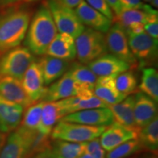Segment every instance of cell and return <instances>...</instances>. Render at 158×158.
Listing matches in <instances>:
<instances>
[{"label": "cell", "mask_w": 158, "mask_h": 158, "mask_svg": "<svg viewBox=\"0 0 158 158\" xmlns=\"http://www.w3.org/2000/svg\"><path fill=\"white\" fill-rule=\"evenodd\" d=\"M57 29L45 2L37 9L29 23L25 36L27 48L37 56H43L57 35Z\"/></svg>", "instance_id": "6da1fadb"}, {"label": "cell", "mask_w": 158, "mask_h": 158, "mask_svg": "<svg viewBox=\"0 0 158 158\" xmlns=\"http://www.w3.org/2000/svg\"><path fill=\"white\" fill-rule=\"evenodd\" d=\"M31 12L25 8H12L0 14V54L18 47L24 40Z\"/></svg>", "instance_id": "7a4b0ae2"}, {"label": "cell", "mask_w": 158, "mask_h": 158, "mask_svg": "<svg viewBox=\"0 0 158 158\" xmlns=\"http://www.w3.org/2000/svg\"><path fill=\"white\" fill-rule=\"evenodd\" d=\"M75 43L76 57L79 62L84 64H88L108 52L106 35L89 27H85L75 39Z\"/></svg>", "instance_id": "3957f363"}, {"label": "cell", "mask_w": 158, "mask_h": 158, "mask_svg": "<svg viewBox=\"0 0 158 158\" xmlns=\"http://www.w3.org/2000/svg\"><path fill=\"white\" fill-rule=\"evenodd\" d=\"M107 127L89 126L59 120L51 133L52 140L84 143L99 138Z\"/></svg>", "instance_id": "277c9868"}, {"label": "cell", "mask_w": 158, "mask_h": 158, "mask_svg": "<svg viewBox=\"0 0 158 158\" xmlns=\"http://www.w3.org/2000/svg\"><path fill=\"white\" fill-rule=\"evenodd\" d=\"M35 60L27 47L18 46L4 53L0 57V76L22 80L23 75Z\"/></svg>", "instance_id": "5b68a950"}, {"label": "cell", "mask_w": 158, "mask_h": 158, "mask_svg": "<svg viewBox=\"0 0 158 158\" xmlns=\"http://www.w3.org/2000/svg\"><path fill=\"white\" fill-rule=\"evenodd\" d=\"M45 2L59 32L66 33L76 39L84 31V25L77 16L75 10L64 5L59 0H46Z\"/></svg>", "instance_id": "8992f818"}, {"label": "cell", "mask_w": 158, "mask_h": 158, "mask_svg": "<svg viewBox=\"0 0 158 158\" xmlns=\"http://www.w3.org/2000/svg\"><path fill=\"white\" fill-rule=\"evenodd\" d=\"M128 44L138 64L141 67L155 63L157 59V40L145 31L139 34H127Z\"/></svg>", "instance_id": "52a82bcc"}, {"label": "cell", "mask_w": 158, "mask_h": 158, "mask_svg": "<svg viewBox=\"0 0 158 158\" xmlns=\"http://www.w3.org/2000/svg\"><path fill=\"white\" fill-rule=\"evenodd\" d=\"M108 51L112 55L127 62L131 68H138V63L130 51L128 44L127 35L118 23H114L106 33Z\"/></svg>", "instance_id": "ba28073f"}, {"label": "cell", "mask_w": 158, "mask_h": 158, "mask_svg": "<svg viewBox=\"0 0 158 158\" xmlns=\"http://www.w3.org/2000/svg\"><path fill=\"white\" fill-rule=\"evenodd\" d=\"M37 134L31 135L17 127L5 141L0 151V158H26L31 154Z\"/></svg>", "instance_id": "9c48e42d"}, {"label": "cell", "mask_w": 158, "mask_h": 158, "mask_svg": "<svg viewBox=\"0 0 158 158\" xmlns=\"http://www.w3.org/2000/svg\"><path fill=\"white\" fill-rule=\"evenodd\" d=\"M60 120L89 126L108 127L114 123L111 111L108 107L79 110L68 114Z\"/></svg>", "instance_id": "30bf717a"}, {"label": "cell", "mask_w": 158, "mask_h": 158, "mask_svg": "<svg viewBox=\"0 0 158 158\" xmlns=\"http://www.w3.org/2000/svg\"><path fill=\"white\" fill-rule=\"evenodd\" d=\"M23 89L33 103L42 100L46 92L42 71L37 61L35 60L27 69L21 80Z\"/></svg>", "instance_id": "8fae6325"}, {"label": "cell", "mask_w": 158, "mask_h": 158, "mask_svg": "<svg viewBox=\"0 0 158 158\" xmlns=\"http://www.w3.org/2000/svg\"><path fill=\"white\" fill-rule=\"evenodd\" d=\"M84 89H85L79 86L75 82L70 73L67 71L61 78L50 84V86L47 88L46 92L41 101H59L70 97L78 95Z\"/></svg>", "instance_id": "7c38bea8"}, {"label": "cell", "mask_w": 158, "mask_h": 158, "mask_svg": "<svg viewBox=\"0 0 158 158\" xmlns=\"http://www.w3.org/2000/svg\"><path fill=\"white\" fill-rule=\"evenodd\" d=\"M77 16L83 24L94 30L106 33L112 25V21L81 0L75 9Z\"/></svg>", "instance_id": "4fadbf2b"}, {"label": "cell", "mask_w": 158, "mask_h": 158, "mask_svg": "<svg viewBox=\"0 0 158 158\" xmlns=\"http://www.w3.org/2000/svg\"><path fill=\"white\" fill-rule=\"evenodd\" d=\"M137 135L136 130L114 122L105 129L99 138L102 147L108 152L124 142L137 138Z\"/></svg>", "instance_id": "5bb4252c"}, {"label": "cell", "mask_w": 158, "mask_h": 158, "mask_svg": "<svg viewBox=\"0 0 158 158\" xmlns=\"http://www.w3.org/2000/svg\"><path fill=\"white\" fill-rule=\"evenodd\" d=\"M87 66L99 77L117 76L131 69L127 62L111 54H106L98 57L89 63Z\"/></svg>", "instance_id": "9a60e30c"}, {"label": "cell", "mask_w": 158, "mask_h": 158, "mask_svg": "<svg viewBox=\"0 0 158 158\" xmlns=\"http://www.w3.org/2000/svg\"><path fill=\"white\" fill-rule=\"evenodd\" d=\"M24 108L0 96V132L7 134L16 129L22 119Z\"/></svg>", "instance_id": "2e32d148"}, {"label": "cell", "mask_w": 158, "mask_h": 158, "mask_svg": "<svg viewBox=\"0 0 158 158\" xmlns=\"http://www.w3.org/2000/svg\"><path fill=\"white\" fill-rule=\"evenodd\" d=\"M152 13L138 9H124L114 15L112 22L119 24L127 34H139L144 31V25Z\"/></svg>", "instance_id": "e0dca14e"}, {"label": "cell", "mask_w": 158, "mask_h": 158, "mask_svg": "<svg viewBox=\"0 0 158 158\" xmlns=\"http://www.w3.org/2000/svg\"><path fill=\"white\" fill-rule=\"evenodd\" d=\"M0 96L23 108L34 104L23 89L21 81L11 77L0 76Z\"/></svg>", "instance_id": "ac0fdd59"}, {"label": "cell", "mask_w": 158, "mask_h": 158, "mask_svg": "<svg viewBox=\"0 0 158 158\" xmlns=\"http://www.w3.org/2000/svg\"><path fill=\"white\" fill-rule=\"evenodd\" d=\"M134 103V118L138 128L144 127L157 116V102L142 93L136 92Z\"/></svg>", "instance_id": "d6986e66"}, {"label": "cell", "mask_w": 158, "mask_h": 158, "mask_svg": "<svg viewBox=\"0 0 158 158\" xmlns=\"http://www.w3.org/2000/svg\"><path fill=\"white\" fill-rule=\"evenodd\" d=\"M116 76L98 77L94 85V94L108 106L117 104L126 98L116 88Z\"/></svg>", "instance_id": "ffe728a7"}, {"label": "cell", "mask_w": 158, "mask_h": 158, "mask_svg": "<svg viewBox=\"0 0 158 158\" xmlns=\"http://www.w3.org/2000/svg\"><path fill=\"white\" fill-rule=\"evenodd\" d=\"M40 67L45 86L61 78L70 68V61L45 55L37 61Z\"/></svg>", "instance_id": "44dd1931"}, {"label": "cell", "mask_w": 158, "mask_h": 158, "mask_svg": "<svg viewBox=\"0 0 158 158\" xmlns=\"http://www.w3.org/2000/svg\"><path fill=\"white\" fill-rule=\"evenodd\" d=\"M45 54L70 62L73 60L76 57L75 38L66 33H57L48 47Z\"/></svg>", "instance_id": "7402d4cb"}, {"label": "cell", "mask_w": 158, "mask_h": 158, "mask_svg": "<svg viewBox=\"0 0 158 158\" xmlns=\"http://www.w3.org/2000/svg\"><path fill=\"white\" fill-rule=\"evenodd\" d=\"M134 103L135 96L130 94L122 101L117 104L108 106V108L113 115L114 122L138 132V128L134 118Z\"/></svg>", "instance_id": "603a6c76"}, {"label": "cell", "mask_w": 158, "mask_h": 158, "mask_svg": "<svg viewBox=\"0 0 158 158\" xmlns=\"http://www.w3.org/2000/svg\"><path fill=\"white\" fill-rule=\"evenodd\" d=\"M62 118V112L57 101L45 102L41 113L38 132L44 135L50 136L55 125Z\"/></svg>", "instance_id": "cb8c5ba5"}, {"label": "cell", "mask_w": 158, "mask_h": 158, "mask_svg": "<svg viewBox=\"0 0 158 158\" xmlns=\"http://www.w3.org/2000/svg\"><path fill=\"white\" fill-rule=\"evenodd\" d=\"M68 72L79 86L85 89L93 91L98 76L88 66L81 63L75 62L69 68Z\"/></svg>", "instance_id": "d4e9b609"}, {"label": "cell", "mask_w": 158, "mask_h": 158, "mask_svg": "<svg viewBox=\"0 0 158 158\" xmlns=\"http://www.w3.org/2000/svg\"><path fill=\"white\" fill-rule=\"evenodd\" d=\"M137 139L142 149L156 152L158 149V118L157 116L138 131Z\"/></svg>", "instance_id": "484cf974"}, {"label": "cell", "mask_w": 158, "mask_h": 158, "mask_svg": "<svg viewBox=\"0 0 158 158\" xmlns=\"http://www.w3.org/2000/svg\"><path fill=\"white\" fill-rule=\"evenodd\" d=\"M85 143L54 140L51 148L55 158H78L85 154Z\"/></svg>", "instance_id": "4316f807"}, {"label": "cell", "mask_w": 158, "mask_h": 158, "mask_svg": "<svg viewBox=\"0 0 158 158\" xmlns=\"http://www.w3.org/2000/svg\"><path fill=\"white\" fill-rule=\"evenodd\" d=\"M43 101L37 102L27 108L23 119H21L19 127L23 131L29 134L35 135L38 133V127L40 122L41 113L43 106L44 105Z\"/></svg>", "instance_id": "83f0119b"}, {"label": "cell", "mask_w": 158, "mask_h": 158, "mask_svg": "<svg viewBox=\"0 0 158 158\" xmlns=\"http://www.w3.org/2000/svg\"><path fill=\"white\" fill-rule=\"evenodd\" d=\"M139 89L154 101L158 102V73L155 68L145 67L142 69Z\"/></svg>", "instance_id": "f1b7e54d"}, {"label": "cell", "mask_w": 158, "mask_h": 158, "mask_svg": "<svg viewBox=\"0 0 158 158\" xmlns=\"http://www.w3.org/2000/svg\"><path fill=\"white\" fill-rule=\"evenodd\" d=\"M137 78L135 74L127 70L118 74L116 77V86L118 92L127 97L135 92L137 89Z\"/></svg>", "instance_id": "f546056e"}, {"label": "cell", "mask_w": 158, "mask_h": 158, "mask_svg": "<svg viewBox=\"0 0 158 158\" xmlns=\"http://www.w3.org/2000/svg\"><path fill=\"white\" fill-rule=\"evenodd\" d=\"M137 138L130 140L106 153V158H127L142 150Z\"/></svg>", "instance_id": "4dcf8cb0"}, {"label": "cell", "mask_w": 158, "mask_h": 158, "mask_svg": "<svg viewBox=\"0 0 158 158\" xmlns=\"http://www.w3.org/2000/svg\"><path fill=\"white\" fill-rule=\"evenodd\" d=\"M85 1L96 10L99 11L108 19L113 21L114 13L106 0H85Z\"/></svg>", "instance_id": "1f68e13d"}, {"label": "cell", "mask_w": 158, "mask_h": 158, "mask_svg": "<svg viewBox=\"0 0 158 158\" xmlns=\"http://www.w3.org/2000/svg\"><path fill=\"white\" fill-rule=\"evenodd\" d=\"M144 31L155 40H158V17L157 14H149L144 25ZM158 41V40H157Z\"/></svg>", "instance_id": "d6a6232c"}, {"label": "cell", "mask_w": 158, "mask_h": 158, "mask_svg": "<svg viewBox=\"0 0 158 158\" xmlns=\"http://www.w3.org/2000/svg\"><path fill=\"white\" fill-rule=\"evenodd\" d=\"M124 9H138L147 10L149 5L142 2L141 0H118Z\"/></svg>", "instance_id": "836d02e7"}, {"label": "cell", "mask_w": 158, "mask_h": 158, "mask_svg": "<svg viewBox=\"0 0 158 158\" xmlns=\"http://www.w3.org/2000/svg\"><path fill=\"white\" fill-rule=\"evenodd\" d=\"M31 158H55L54 154L51 151V144L50 146L45 148L44 149H42L36 153L33 154L32 157Z\"/></svg>", "instance_id": "e575fe53"}, {"label": "cell", "mask_w": 158, "mask_h": 158, "mask_svg": "<svg viewBox=\"0 0 158 158\" xmlns=\"http://www.w3.org/2000/svg\"><path fill=\"white\" fill-rule=\"evenodd\" d=\"M113 10L114 15H118L124 9L118 0H106Z\"/></svg>", "instance_id": "d590c367"}, {"label": "cell", "mask_w": 158, "mask_h": 158, "mask_svg": "<svg viewBox=\"0 0 158 158\" xmlns=\"http://www.w3.org/2000/svg\"><path fill=\"white\" fill-rule=\"evenodd\" d=\"M106 153L107 152H106V150L102 147H100L93 152L90 155L93 158H106Z\"/></svg>", "instance_id": "8d00e7d4"}, {"label": "cell", "mask_w": 158, "mask_h": 158, "mask_svg": "<svg viewBox=\"0 0 158 158\" xmlns=\"http://www.w3.org/2000/svg\"><path fill=\"white\" fill-rule=\"evenodd\" d=\"M59 1L62 4H64V5L73 9L76 8L78 4L81 2V0H59Z\"/></svg>", "instance_id": "74e56055"}, {"label": "cell", "mask_w": 158, "mask_h": 158, "mask_svg": "<svg viewBox=\"0 0 158 158\" xmlns=\"http://www.w3.org/2000/svg\"><path fill=\"white\" fill-rule=\"evenodd\" d=\"M21 0H0V6H7L15 4Z\"/></svg>", "instance_id": "f35d334b"}, {"label": "cell", "mask_w": 158, "mask_h": 158, "mask_svg": "<svg viewBox=\"0 0 158 158\" xmlns=\"http://www.w3.org/2000/svg\"><path fill=\"white\" fill-rule=\"evenodd\" d=\"M143 2H145L147 3H149L150 6H152L153 8L155 9V7L156 8H157L158 0H143Z\"/></svg>", "instance_id": "ab89813d"}, {"label": "cell", "mask_w": 158, "mask_h": 158, "mask_svg": "<svg viewBox=\"0 0 158 158\" xmlns=\"http://www.w3.org/2000/svg\"><path fill=\"white\" fill-rule=\"evenodd\" d=\"M5 142V134L2 133L1 132H0V151H1L2 148Z\"/></svg>", "instance_id": "60d3db41"}, {"label": "cell", "mask_w": 158, "mask_h": 158, "mask_svg": "<svg viewBox=\"0 0 158 158\" xmlns=\"http://www.w3.org/2000/svg\"><path fill=\"white\" fill-rule=\"evenodd\" d=\"M78 158H93V157H92L90 155H89V154L85 153V154H84V155L80 156V157H78Z\"/></svg>", "instance_id": "b9f144b4"}, {"label": "cell", "mask_w": 158, "mask_h": 158, "mask_svg": "<svg viewBox=\"0 0 158 158\" xmlns=\"http://www.w3.org/2000/svg\"><path fill=\"white\" fill-rule=\"evenodd\" d=\"M27 2H37L38 1V0H25Z\"/></svg>", "instance_id": "7bdbcfd3"}, {"label": "cell", "mask_w": 158, "mask_h": 158, "mask_svg": "<svg viewBox=\"0 0 158 158\" xmlns=\"http://www.w3.org/2000/svg\"><path fill=\"white\" fill-rule=\"evenodd\" d=\"M149 158H157V157H149Z\"/></svg>", "instance_id": "ee69618b"}]
</instances>
